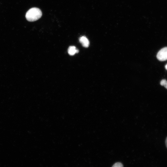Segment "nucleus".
<instances>
[{"label":"nucleus","instance_id":"nucleus-1","mask_svg":"<svg viewBox=\"0 0 167 167\" xmlns=\"http://www.w3.org/2000/svg\"><path fill=\"white\" fill-rule=\"evenodd\" d=\"M42 13L41 10L36 7L30 9L27 12L25 17L27 20L30 22H33L39 19L41 16Z\"/></svg>","mask_w":167,"mask_h":167},{"label":"nucleus","instance_id":"nucleus-2","mask_svg":"<svg viewBox=\"0 0 167 167\" xmlns=\"http://www.w3.org/2000/svg\"><path fill=\"white\" fill-rule=\"evenodd\" d=\"M156 57L160 61H165L167 60V47L161 49L158 52Z\"/></svg>","mask_w":167,"mask_h":167},{"label":"nucleus","instance_id":"nucleus-3","mask_svg":"<svg viewBox=\"0 0 167 167\" xmlns=\"http://www.w3.org/2000/svg\"><path fill=\"white\" fill-rule=\"evenodd\" d=\"M79 41L82 46L85 47H88L89 45V42L88 38L85 36H83L79 38Z\"/></svg>","mask_w":167,"mask_h":167},{"label":"nucleus","instance_id":"nucleus-4","mask_svg":"<svg viewBox=\"0 0 167 167\" xmlns=\"http://www.w3.org/2000/svg\"><path fill=\"white\" fill-rule=\"evenodd\" d=\"M68 52L69 55H73L79 52V50L75 46H70L68 49Z\"/></svg>","mask_w":167,"mask_h":167},{"label":"nucleus","instance_id":"nucleus-5","mask_svg":"<svg viewBox=\"0 0 167 167\" xmlns=\"http://www.w3.org/2000/svg\"><path fill=\"white\" fill-rule=\"evenodd\" d=\"M160 84L162 86H164L167 89V81L165 79L162 80L160 82Z\"/></svg>","mask_w":167,"mask_h":167},{"label":"nucleus","instance_id":"nucleus-6","mask_svg":"<svg viewBox=\"0 0 167 167\" xmlns=\"http://www.w3.org/2000/svg\"><path fill=\"white\" fill-rule=\"evenodd\" d=\"M112 167H123V165L121 163L118 162L115 163Z\"/></svg>","mask_w":167,"mask_h":167},{"label":"nucleus","instance_id":"nucleus-7","mask_svg":"<svg viewBox=\"0 0 167 167\" xmlns=\"http://www.w3.org/2000/svg\"><path fill=\"white\" fill-rule=\"evenodd\" d=\"M165 144L167 148V137L166 138L165 140Z\"/></svg>","mask_w":167,"mask_h":167},{"label":"nucleus","instance_id":"nucleus-8","mask_svg":"<svg viewBox=\"0 0 167 167\" xmlns=\"http://www.w3.org/2000/svg\"><path fill=\"white\" fill-rule=\"evenodd\" d=\"M165 68L167 70V64L165 66Z\"/></svg>","mask_w":167,"mask_h":167}]
</instances>
